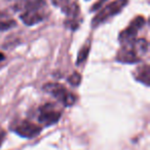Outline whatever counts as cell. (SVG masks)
<instances>
[{
	"label": "cell",
	"mask_w": 150,
	"mask_h": 150,
	"mask_svg": "<svg viewBox=\"0 0 150 150\" xmlns=\"http://www.w3.org/2000/svg\"><path fill=\"white\" fill-rule=\"evenodd\" d=\"M148 52V42L145 38L133 39L122 43V46L116 54V61L123 64H135L141 61Z\"/></svg>",
	"instance_id": "cell-1"
},
{
	"label": "cell",
	"mask_w": 150,
	"mask_h": 150,
	"mask_svg": "<svg viewBox=\"0 0 150 150\" xmlns=\"http://www.w3.org/2000/svg\"><path fill=\"white\" fill-rule=\"evenodd\" d=\"M56 6L60 7L63 13L66 15L65 24L72 30L77 29L79 26L80 9L78 0H52Z\"/></svg>",
	"instance_id": "cell-2"
},
{
	"label": "cell",
	"mask_w": 150,
	"mask_h": 150,
	"mask_svg": "<svg viewBox=\"0 0 150 150\" xmlns=\"http://www.w3.org/2000/svg\"><path fill=\"white\" fill-rule=\"evenodd\" d=\"M129 3V0H114L104 6L92 20V27L96 28L106 22L108 19L118 15Z\"/></svg>",
	"instance_id": "cell-3"
},
{
	"label": "cell",
	"mask_w": 150,
	"mask_h": 150,
	"mask_svg": "<svg viewBox=\"0 0 150 150\" xmlns=\"http://www.w3.org/2000/svg\"><path fill=\"white\" fill-rule=\"evenodd\" d=\"M43 91L52 95V97L57 99L60 103H62L64 106L71 107L76 102V96L72 93H70L63 84L57 83V82H50L43 86Z\"/></svg>",
	"instance_id": "cell-4"
},
{
	"label": "cell",
	"mask_w": 150,
	"mask_h": 150,
	"mask_svg": "<svg viewBox=\"0 0 150 150\" xmlns=\"http://www.w3.org/2000/svg\"><path fill=\"white\" fill-rule=\"evenodd\" d=\"M62 116V111L54 104L46 103L39 108L38 112V121L44 127L56 125Z\"/></svg>",
	"instance_id": "cell-5"
},
{
	"label": "cell",
	"mask_w": 150,
	"mask_h": 150,
	"mask_svg": "<svg viewBox=\"0 0 150 150\" xmlns=\"http://www.w3.org/2000/svg\"><path fill=\"white\" fill-rule=\"evenodd\" d=\"M42 127L36 123L32 122L30 120H20L13 125V132H15L17 135L22 138H27L32 139L35 138L41 133Z\"/></svg>",
	"instance_id": "cell-6"
},
{
	"label": "cell",
	"mask_w": 150,
	"mask_h": 150,
	"mask_svg": "<svg viewBox=\"0 0 150 150\" xmlns=\"http://www.w3.org/2000/svg\"><path fill=\"white\" fill-rule=\"evenodd\" d=\"M145 24H146L145 18L142 17V16H138L137 18H135L129 23V25L125 30H122L120 32V34H119V41L121 43H125V42H129L131 40L135 39L138 34V31L141 28H143Z\"/></svg>",
	"instance_id": "cell-7"
},
{
	"label": "cell",
	"mask_w": 150,
	"mask_h": 150,
	"mask_svg": "<svg viewBox=\"0 0 150 150\" xmlns=\"http://www.w3.org/2000/svg\"><path fill=\"white\" fill-rule=\"evenodd\" d=\"M135 78L138 81L144 83L146 86H149L150 81V69L149 66L147 64L142 65L141 67L137 69V71L135 72Z\"/></svg>",
	"instance_id": "cell-8"
},
{
	"label": "cell",
	"mask_w": 150,
	"mask_h": 150,
	"mask_svg": "<svg viewBox=\"0 0 150 150\" xmlns=\"http://www.w3.org/2000/svg\"><path fill=\"white\" fill-rule=\"evenodd\" d=\"M90 48H91V45L90 43L86 44L81 47V50H79L78 52V57H77V60H76V65L77 66H80L82 63H84L88 59V52H90Z\"/></svg>",
	"instance_id": "cell-9"
},
{
	"label": "cell",
	"mask_w": 150,
	"mask_h": 150,
	"mask_svg": "<svg viewBox=\"0 0 150 150\" xmlns=\"http://www.w3.org/2000/svg\"><path fill=\"white\" fill-rule=\"evenodd\" d=\"M17 26V22L13 20H5V21H0V31H5V30L11 29V28Z\"/></svg>",
	"instance_id": "cell-10"
},
{
	"label": "cell",
	"mask_w": 150,
	"mask_h": 150,
	"mask_svg": "<svg viewBox=\"0 0 150 150\" xmlns=\"http://www.w3.org/2000/svg\"><path fill=\"white\" fill-rule=\"evenodd\" d=\"M69 82H70L72 86H79L80 81H81V75L77 72H74L72 75H70L68 78Z\"/></svg>",
	"instance_id": "cell-11"
},
{
	"label": "cell",
	"mask_w": 150,
	"mask_h": 150,
	"mask_svg": "<svg viewBox=\"0 0 150 150\" xmlns=\"http://www.w3.org/2000/svg\"><path fill=\"white\" fill-rule=\"evenodd\" d=\"M5 137H6V134H5L4 131H0V147L2 146L3 142L5 140Z\"/></svg>",
	"instance_id": "cell-12"
},
{
	"label": "cell",
	"mask_w": 150,
	"mask_h": 150,
	"mask_svg": "<svg viewBox=\"0 0 150 150\" xmlns=\"http://www.w3.org/2000/svg\"><path fill=\"white\" fill-rule=\"evenodd\" d=\"M4 54H2V52H0V62H1V61H3L4 60Z\"/></svg>",
	"instance_id": "cell-13"
}]
</instances>
